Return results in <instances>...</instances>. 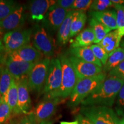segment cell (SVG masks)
<instances>
[{
	"label": "cell",
	"instance_id": "obj_25",
	"mask_svg": "<svg viewBox=\"0 0 124 124\" xmlns=\"http://www.w3.org/2000/svg\"><path fill=\"white\" fill-rule=\"evenodd\" d=\"M89 25L93 29L95 35V40L94 43L97 44H99L111 31L108 27H106L102 23L99 22L98 20L93 17L89 20Z\"/></svg>",
	"mask_w": 124,
	"mask_h": 124
},
{
	"label": "cell",
	"instance_id": "obj_44",
	"mask_svg": "<svg viewBox=\"0 0 124 124\" xmlns=\"http://www.w3.org/2000/svg\"><path fill=\"white\" fill-rule=\"evenodd\" d=\"M1 100H2V95H1V93H0V103H1Z\"/></svg>",
	"mask_w": 124,
	"mask_h": 124
},
{
	"label": "cell",
	"instance_id": "obj_19",
	"mask_svg": "<svg viewBox=\"0 0 124 124\" xmlns=\"http://www.w3.org/2000/svg\"><path fill=\"white\" fill-rule=\"evenodd\" d=\"M122 37L118 30L111 31L99 43L108 55L119 48Z\"/></svg>",
	"mask_w": 124,
	"mask_h": 124
},
{
	"label": "cell",
	"instance_id": "obj_10",
	"mask_svg": "<svg viewBox=\"0 0 124 124\" xmlns=\"http://www.w3.org/2000/svg\"><path fill=\"white\" fill-rule=\"evenodd\" d=\"M18 89V116L28 114L31 111V100L28 83V76L15 80Z\"/></svg>",
	"mask_w": 124,
	"mask_h": 124
},
{
	"label": "cell",
	"instance_id": "obj_5",
	"mask_svg": "<svg viewBox=\"0 0 124 124\" xmlns=\"http://www.w3.org/2000/svg\"><path fill=\"white\" fill-rule=\"evenodd\" d=\"M51 59V58H45L35 63L28 75L29 91L39 93L43 89H44Z\"/></svg>",
	"mask_w": 124,
	"mask_h": 124
},
{
	"label": "cell",
	"instance_id": "obj_15",
	"mask_svg": "<svg viewBox=\"0 0 124 124\" xmlns=\"http://www.w3.org/2000/svg\"><path fill=\"white\" fill-rule=\"evenodd\" d=\"M4 64L13 76L14 79L17 80L21 78L28 75L35 63L12 60L7 56Z\"/></svg>",
	"mask_w": 124,
	"mask_h": 124
},
{
	"label": "cell",
	"instance_id": "obj_40",
	"mask_svg": "<svg viewBox=\"0 0 124 124\" xmlns=\"http://www.w3.org/2000/svg\"><path fill=\"white\" fill-rule=\"evenodd\" d=\"M55 122V120H52V119H49V120H46L43 121L40 123L38 124H53Z\"/></svg>",
	"mask_w": 124,
	"mask_h": 124
},
{
	"label": "cell",
	"instance_id": "obj_13",
	"mask_svg": "<svg viewBox=\"0 0 124 124\" xmlns=\"http://www.w3.org/2000/svg\"><path fill=\"white\" fill-rule=\"evenodd\" d=\"M25 23L24 9L21 5H18L7 17L0 21V29L4 33L20 29Z\"/></svg>",
	"mask_w": 124,
	"mask_h": 124
},
{
	"label": "cell",
	"instance_id": "obj_24",
	"mask_svg": "<svg viewBox=\"0 0 124 124\" xmlns=\"http://www.w3.org/2000/svg\"><path fill=\"white\" fill-rule=\"evenodd\" d=\"M86 20L87 16L85 12L75 10L71 23L70 38L75 36L82 30L86 24Z\"/></svg>",
	"mask_w": 124,
	"mask_h": 124
},
{
	"label": "cell",
	"instance_id": "obj_37",
	"mask_svg": "<svg viewBox=\"0 0 124 124\" xmlns=\"http://www.w3.org/2000/svg\"><path fill=\"white\" fill-rule=\"evenodd\" d=\"M8 54L6 52L4 43L0 45V66L5 64V62L7 58Z\"/></svg>",
	"mask_w": 124,
	"mask_h": 124
},
{
	"label": "cell",
	"instance_id": "obj_14",
	"mask_svg": "<svg viewBox=\"0 0 124 124\" xmlns=\"http://www.w3.org/2000/svg\"><path fill=\"white\" fill-rule=\"evenodd\" d=\"M8 57L12 60L32 63H36L44 59V55L32 44L26 45L18 50L8 54Z\"/></svg>",
	"mask_w": 124,
	"mask_h": 124
},
{
	"label": "cell",
	"instance_id": "obj_6",
	"mask_svg": "<svg viewBox=\"0 0 124 124\" xmlns=\"http://www.w3.org/2000/svg\"><path fill=\"white\" fill-rule=\"evenodd\" d=\"M32 35L31 29H20L5 33L3 43L6 52L9 54L29 44Z\"/></svg>",
	"mask_w": 124,
	"mask_h": 124
},
{
	"label": "cell",
	"instance_id": "obj_20",
	"mask_svg": "<svg viewBox=\"0 0 124 124\" xmlns=\"http://www.w3.org/2000/svg\"><path fill=\"white\" fill-rule=\"evenodd\" d=\"M95 35L91 28L88 27L82 31L71 43L70 48L84 47L91 46L95 42Z\"/></svg>",
	"mask_w": 124,
	"mask_h": 124
},
{
	"label": "cell",
	"instance_id": "obj_27",
	"mask_svg": "<svg viewBox=\"0 0 124 124\" xmlns=\"http://www.w3.org/2000/svg\"><path fill=\"white\" fill-rule=\"evenodd\" d=\"M18 5L10 0H0V21L11 14Z\"/></svg>",
	"mask_w": 124,
	"mask_h": 124
},
{
	"label": "cell",
	"instance_id": "obj_46",
	"mask_svg": "<svg viewBox=\"0 0 124 124\" xmlns=\"http://www.w3.org/2000/svg\"><path fill=\"white\" fill-rule=\"evenodd\" d=\"M4 124H10V123H9V122H7V123Z\"/></svg>",
	"mask_w": 124,
	"mask_h": 124
},
{
	"label": "cell",
	"instance_id": "obj_45",
	"mask_svg": "<svg viewBox=\"0 0 124 124\" xmlns=\"http://www.w3.org/2000/svg\"><path fill=\"white\" fill-rule=\"evenodd\" d=\"M2 66H0V74H1V69H2Z\"/></svg>",
	"mask_w": 124,
	"mask_h": 124
},
{
	"label": "cell",
	"instance_id": "obj_4",
	"mask_svg": "<svg viewBox=\"0 0 124 124\" xmlns=\"http://www.w3.org/2000/svg\"><path fill=\"white\" fill-rule=\"evenodd\" d=\"M80 114L94 124H119L121 120L114 110L105 106H82Z\"/></svg>",
	"mask_w": 124,
	"mask_h": 124
},
{
	"label": "cell",
	"instance_id": "obj_18",
	"mask_svg": "<svg viewBox=\"0 0 124 124\" xmlns=\"http://www.w3.org/2000/svg\"><path fill=\"white\" fill-rule=\"evenodd\" d=\"M69 55L74 56L76 58L80 59L82 60L89 63L97 65L100 67H103V65L94 56L90 46L84 47L70 48Z\"/></svg>",
	"mask_w": 124,
	"mask_h": 124
},
{
	"label": "cell",
	"instance_id": "obj_2",
	"mask_svg": "<svg viewBox=\"0 0 124 124\" xmlns=\"http://www.w3.org/2000/svg\"><path fill=\"white\" fill-rule=\"evenodd\" d=\"M106 73L103 71L94 77L78 79L70 95L68 105L70 108H75L81 104V102L89 97L106 79Z\"/></svg>",
	"mask_w": 124,
	"mask_h": 124
},
{
	"label": "cell",
	"instance_id": "obj_12",
	"mask_svg": "<svg viewBox=\"0 0 124 124\" xmlns=\"http://www.w3.org/2000/svg\"><path fill=\"white\" fill-rule=\"evenodd\" d=\"M68 55L78 79L94 77L103 72V69L97 65L86 62L74 56Z\"/></svg>",
	"mask_w": 124,
	"mask_h": 124
},
{
	"label": "cell",
	"instance_id": "obj_7",
	"mask_svg": "<svg viewBox=\"0 0 124 124\" xmlns=\"http://www.w3.org/2000/svg\"><path fill=\"white\" fill-rule=\"evenodd\" d=\"M62 80L61 63L59 58H52L43 93L50 98L60 89Z\"/></svg>",
	"mask_w": 124,
	"mask_h": 124
},
{
	"label": "cell",
	"instance_id": "obj_23",
	"mask_svg": "<svg viewBox=\"0 0 124 124\" xmlns=\"http://www.w3.org/2000/svg\"><path fill=\"white\" fill-rule=\"evenodd\" d=\"M124 61V48L119 47L108 55L106 63L103 66V71L105 72H110L113 69Z\"/></svg>",
	"mask_w": 124,
	"mask_h": 124
},
{
	"label": "cell",
	"instance_id": "obj_47",
	"mask_svg": "<svg viewBox=\"0 0 124 124\" xmlns=\"http://www.w3.org/2000/svg\"><path fill=\"white\" fill-rule=\"evenodd\" d=\"M123 44H124V43H123Z\"/></svg>",
	"mask_w": 124,
	"mask_h": 124
},
{
	"label": "cell",
	"instance_id": "obj_21",
	"mask_svg": "<svg viewBox=\"0 0 124 124\" xmlns=\"http://www.w3.org/2000/svg\"><path fill=\"white\" fill-rule=\"evenodd\" d=\"M75 10H69L66 18H65L58 32V40L61 45H65L69 41L70 35L71 25L73 19Z\"/></svg>",
	"mask_w": 124,
	"mask_h": 124
},
{
	"label": "cell",
	"instance_id": "obj_17",
	"mask_svg": "<svg viewBox=\"0 0 124 124\" xmlns=\"http://www.w3.org/2000/svg\"><path fill=\"white\" fill-rule=\"evenodd\" d=\"M90 15L99 22L102 23L111 30H117V12L116 10H106L103 12H90Z\"/></svg>",
	"mask_w": 124,
	"mask_h": 124
},
{
	"label": "cell",
	"instance_id": "obj_8",
	"mask_svg": "<svg viewBox=\"0 0 124 124\" xmlns=\"http://www.w3.org/2000/svg\"><path fill=\"white\" fill-rule=\"evenodd\" d=\"M33 44L46 58H51L55 55L56 50L55 41L43 27H36L33 34Z\"/></svg>",
	"mask_w": 124,
	"mask_h": 124
},
{
	"label": "cell",
	"instance_id": "obj_36",
	"mask_svg": "<svg viewBox=\"0 0 124 124\" xmlns=\"http://www.w3.org/2000/svg\"><path fill=\"white\" fill-rule=\"evenodd\" d=\"M74 2V0H58V1H56L54 5L57 7L70 10Z\"/></svg>",
	"mask_w": 124,
	"mask_h": 124
},
{
	"label": "cell",
	"instance_id": "obj_33",
	"mask_svg": "<svg viewBox=\"0 0 124 124\" xmlns=\"http://www.w3.org/2000/svg\"><path fill=\"white\" fill-rule=\"evenodd\" d=\"M113 5V4L110 0H95L93 1L90 9L91 11L103 12Z\"/></svg>",
	"mask_w": 124,
	"mask_h": 124
},
{
	"label": "cell",
	"instance_id": "obj_26",
	"mask_svg": "<svg viewBox=\"0 0 124 124\" xmlns=\"http://www.w3.org/2000/svg\"><path fill=\"white\" fill-rule=\"evenodd\" d=\"M14 78L5 66H2L0 74V93L2 97L7 94Z\"/></svg>",
	"mask_w": 124,
	"mask_h": 124
},
{
	"label": "cell",
	"instance_id": "obj_32",
	"mask_svg": "<svg viewBox=\"0 0 124 124\" xmlns=\"http://www.w3.org/2000/svg\"><path fill=\"white\" fill-rule=\"evenodd\" d=\"M10 124H36L32 113L28 114H22L12 118Z\"/></svg>",
	"mask_w": 124,
	"mask_h": 124
},
{
	"label": "cell",
	"instance_id": "obj_35",
	"mask_svg": "<svg viewBox=\"0 0 124 124\" xmlns=\"http://www.w3.org/2000/svg\"><path fill=\"white\" fill-rule=\"evenodd\" d=\"M108 76L117 77L124 80V61L110 71Z\"/></svg>",
	"mask_w": 124,
	"mask_h": 124
},
{
	"label": "cell",
	"instance_id": "obj_3",
	"mask_svg": "<svg viewBox=\"0 0 124 124\" xmlns=\"http://www.w3.org/2000/svg\"><path fill=\"white\" fill-rule=\"evenodd\" d=\"M59 59L62 66V80L60 89L50 98H60L65 100L70 97L77 84L78 78L72 63L67 54H60Z\"/></svg>",
	"mask_w": 124,
	"mask_h": 124
},
{
	"label": "cell",
	"instance_id": "obj_38",
	"mask_svg": "<svg viewBox=\"0 0 124 124\" xmlns=\"http://www.w3.org/2000/svg\"><path fill=\"white\" fill-rule=\"evenodd\" d=\"M76 119L78 121L79 124H94L87 118L82 115L81 114H78L76 117Z\"/></svg>",
	"mask_w": 124,
	"mask_h": 124
},
{
	"label": "cell",
	"instance_id": "obj_34",
	"mask_svg": "<svg viewBox=\"0 0 124 124\" xmlns=\"http://www.w3.org/2000/svg\"><path fill=\"white\" fill-rule=\"evenodd\" d=\"M93 1L91 0H75L70 10L86 11L90 8Z\"/></svg>",
	"mask_w": 124,
	"mask_h": 124
},
{
	"label": "cell",
	"instance_id": "obj_41",
	"mask_svg": "<svg viewBox=\"0 0 124 124\" xmlns=\"http://www.w3.org/2000/svg\"><path fill=\"white\" fill-rule=\"evenodd\" d=\"M60 124H79V122L78 120H76L72 122H67V121H62L60 122Z\"/></svg>",
	"mask_w": 124,
	"mask_h": 124
},
{
	"label": "cell",
	"instance_id": "obj_29",
	"mask_svg": "<svg viewBox=\"0 0 124 124\" xmlns=\"http://www.w3.org/2000/svg\"><path fill=\"white\" fill-rule=\"evenodd\" d=\"M90 48L96 58L104 66L108 61V54L99 44H93L90 46Z\"/></svg>",
	"mask_w": 124,
	"mask_h": 124
},
{
	"label": "cell",
	"instance_id": "obj_39",
	"mask_svg": "<svg viewBox=\"0 0 124 124\" xmlns=\"http://www.w3.org/2000/svg\"><path fill=\"white\" fill-rule=\"evenodd\" d=\"M111 1L114 5L124 6V0H111Z\"/></svg>",
	"mask_w": 124,
	"mask_h": 124
},
{
	"label": "cell",
	"instance_id": "obj_43",
	"mask_svg": "<svg viewBox=\"0 0 124 124\" xmlns=\"http://www.w3.org/2000/svg\"><path fill=\"white\" fill-rule=\"evenodd\" d=\"M124 124V117L120 120V124Z\"/></svg>",
	"mask_w": 124,
	"mask_h": 124
},
{
	"label": "cell",
	"instance_id": "obj_31",
	"mask_svg": "<svg viewBox=\"0 0 124 124\" xmlns=\"http://www.w3.org/2000/svg\"><path fill=\"white\" fill-rule=\"evenodd\" d=\"M12 117L10 107L4 98L2 97L0 103V124H4Z\"/></svg>",
	"mask_w": 124,
	"mask_h": 124
},
{
	"label": "cell",
	"instance_id": "obj_9",
	"mask_svg": "<svg viewBox=\"0 0 124 124\" xmlns=\"http://www.w3.org/2000/svg\"><path fill=\"white\" fill-rule=\"evenodd\" d=\"M63 100L58 97L45 98L40 101L33 110L31 111L36 124L51 119L55 114L58 105L61 103Z\"/></svg>",
	"mask_w": 124,
	"mask_h": 124
},
{
	"label": "cell",
	"instance_id": "obj_22",
	"mask_svg": "<svg viewBox=\"0 0 124 124\" xmlns=\"http://www.w3.org/2000/svg\"><path fill=\"white\" fill-rule=\"evenodd\" d=\"M6 102L10 107L12 113V118L18 116L17 103H18V89L17 85L15 79L12 80V84L8 90L7 94L4 97Z\"/></svg>",
	"mask_w": 124,
	"mask_h": 124
},
{
	"label": "cell",
	"instance_id": "obj_28",
	"mask_svg": "<svg viewBox=\"0 0 124 124\" xmlns=\"http://www.w3.org/2000/svg\"><path fill=\"white\" fill-rule=\"evenodd\" d=\"M115 111L121 120L124 117V83L121 88L115 102Z\"/></svg>",
	"mask_w": 124,
	"mask_h": 124
},
{
	"label": "cell",
	"instance_id": "obj_30",
	"mask_svg": "<svg viewBox=\"0 0 124 124\" xmlns=\"http://www.w3.org/2000/svg\"><path fill=\"white\" fill-rule=\"evenodd\" d=\"M114 7L117 12V30L122 38L124 36V6L114 5Z\"/></svg>",
	"mask_w": 124,
	"mask_h": 124
},
{
	"label": "cell",
	"instance_id": "obj_1",
	"mask_svg": "<svg viewBox=\"0 0 124 124\" xmlns=\"http://www.w3.org/2000/svg\"><path fill=\"white\" fill-rule=\"evenodd\" d=\"M124 80L114 77H107L104 81L89 97L81 102L83 106H105L111 108Z\"/></svg>",
	"mask_w": 124,
	"mask_h": 124
},
{
	"label": "cell",
	"instance_id": "obj_42",
	"mask_svg": "<svg viewBox=\"0 0 124 124\" xmlns=\"http://www.w3.org/2000/svg\"><path fill=\"white\" fill-rule=\"evenodd\" d=\"M4 32L0 29V45L3 44V38H4Z\"/></svg>",
	"mask_w": 124,
	"mask_h": 124
},
{
	"label": "cell",
	"instance_id": "obj_11",
	"mask_svg": "<svg viewBox=\"0 0 124 124\" xmlns=\"http://www.w3.org/2000/svg\"><path fill=\"white\" fill-rule=\"evenodd\" d=\"M69 10L57 7L54 5L45 15L42 21V27L48 31L55 32L59 29Z\"/></svg>",
	"mask_w": 124,
	"mask_h": 124
},
{
	"label": "cell",
	"instance_id": "obj_16",
	"mask_svg": "<svg viewBox=\"0 0 124 124\" xmlns=\"http://www.w3.org/2000/svg\"><path fill=\"white\" fill-rule=\"evenodd\" d=\"M56 1L54 0H34L29 6L31 19L34 21H43L49 9L55 4Z\"/></svg>",
	"mask_w": 124,
	"mask_h": 124
}]
</instances>
